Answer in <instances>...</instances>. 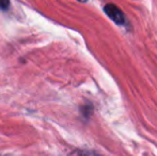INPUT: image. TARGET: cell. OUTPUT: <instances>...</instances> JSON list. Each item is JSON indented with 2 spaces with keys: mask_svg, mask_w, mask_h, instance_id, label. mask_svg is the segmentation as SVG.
Instances as JSON below:
<instances>
[{
  "mask_svg": "<svg viewBox=\"0 0 157 156\" xmlns=\"http://www.w3.org/2000/svg\"><path fill=\"white\" fill-rule=\"evenodd\" d=\"M68 156H101V155H98L95 152H92V151L79 150V149H77V150L71 152L70 154H68Z\"/></svg>",
  "mask_w": 157,
  "mask_h": 156,
  "instance_id": "obj_2",
  "label": "cell"
},
{
  "mask_svg": "<svg viewBox=\"0 0 157 156\" xmlns=\"http://www.w3.org/2000/svg\"><path fill=\"white\" fill-rule=\"evenodd\" d=\"M9 6H10L9 1H0V9H2V10H8Z\"/></svg>",
  "mask_w": 157,
  "mask_h": 156,
  "instance_id": "obj_4",
  "label": "cell"
},
{
  "mask_svg": "<svg viewBox=\"0 0 157 156\" xmlns=\"http://www.w3.org/2000/svg\"><path fill=\"white\" fill-rule=\"evenodd\" d=\"M104 12L108 15L111 21H113L118 26H125L127 24L125 14L119 6H117L113 3H107L104 6Z\"/></svg>",
  "mask_w": 157,
  "mask_h": 156,
  "instance_id": "obj_1",
  "label": "cell"
},
{
  "mask_svg": "<svg viewBox=\"0 0 157 156\" xmlns=\"http://www.w3.org/2000/svg\"><path fill=\"white\" fill-rule=\"evenodd\" d=\"M0 156H6V155H0Z\"/></svg>",
  "mask_w": 157,
  "mask_h": 156,
  "instance_id": "obj_5",
  "label": "cell"
},
{
  "mask_svg": "<svg viewBox=\"0 0 157 156\" xmlns=\"http://www.w3.org/2000/svg\"><path fill=\"white\" fill-rule=\"evenodd\" d=\"M92 110H93V108L91 105H87V106H85V108H82V115H85L86 118H89L92 113Z\"/></svg>",
  "mask_w": 157,
  "mask_h": 156,
  "instance_id": "obj_3",
  "label": "cell"
}]
</instances>
